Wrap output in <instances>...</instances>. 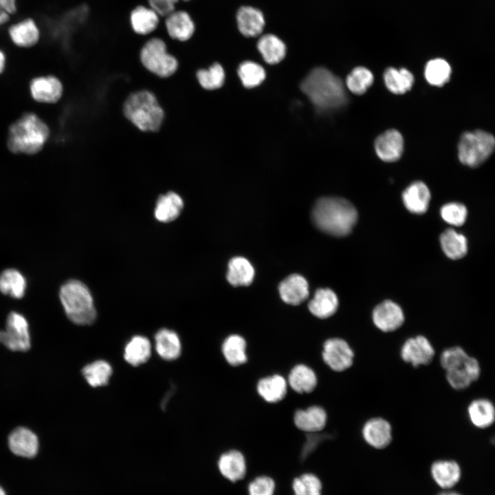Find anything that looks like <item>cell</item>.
I'll return each mask as SVG.
<instances>
[{"instance_id":"1","label":"cell","mask_w":495,"mask_h":495,"mask_svg":"<svg viewBox=\"0 0 495 495\" xmlns=\"http://www.w3.org/2000/svg\"><path fill=\"white\" fill-rule=\"evenodd\" d=\"M50 137L47 124L36 113L28 111L9 126L6 146L12 154L35 155L43 149Z\"/></svg>"},{"instance_id":"2","label":"cell","mask_w":495,"mask_h":495,"mask_svg":"<svg viewBox=\"0 0 495 495\" xmlns=\"http://www.w3.org/2000/svg\"><path fill=\"white\" fill-rule=\"evenodd\" d=\"M300 89L319 111L337 109L346 102L342 80L324 67L312 69L302 81Z\"/></svg>"},{"instance_id":"3","label":"cell","mask_w":495,"mask_h":495,"mask_svg":"<svg viewBox=\"0 0 495 495\" xmlns=\"http://www.w3.org/2000/svg\"><path fill=\"white\" fill-rule=\"evenodd\" d=\"M312 218L322 231L333 236L349 234L355 224L358 212L349 201L340 197H322L316 203Z\"/></svg>"},{"instance_id":"4","label":"cell","mask_w":495,"mask_h":495,"mask_svg":"<svg viewBox=\"0 0 495 495\" xmlns=\"http://www.w3.org/2000/svg\"><path fill=\"white\" fill-rule=\"evenodd\" d=\"M122 111L124 117L143 132H156L162 125L164 111L155 95L146 89L131 93L125 100Z\"/></svg>"},{"instance_id":"5","label":"cell","mask_w":495,"mask_h":495,"mask_svg":"<svg viewBox=\"0 0 495 495\" xmlns=\"http://www.w3.org/2000/svg\"><path fill=\"white\" fill-rule=\"evenodd\" d=\"M59 297L67 318L79 325L91 324L96 318L94 300L81 281L69 280L60 287Z\"/></svg>"},{"instance_id":"6","label":"cell","mask_w":495,"mask_h":495,"mask_svg":"<svg viewBox=\"0 0 495 495\" xmlns=\"http://www.w3.org/2000/svg\"><path fill=\"white\" fill-rule=\"evenodd\" d=\"M142 66L151 74L166 78L175 74L179 68L177 58L168 50L165 41L158 36H150L140 52Z\"/></svg>"},{"instance_id":"7","label":"cell","mask_w":495,"mask_h":495,"mask_svg":"<svg viewBox=\"0 0 495 495\" xmlns=\"http://www.w3.org/2000/svg\"><path fill=\"white\" fill-rule=\"evenodd\" d=\"M458 158L471 168L483 164L495 150V137L481 129L464 132L458 143Z\"/></svg>"},{"instance_id":"8","label":"cell","mask_w":495,"mask_h":495,"mask_svg":"<svg viewBox=\"0 0 495 495\" xmlns=\"http://www.w3.org/2000/svg\"><path fill=\"white\" fill-rule=\"evenodd\" d=\"M320 356L323 363L331 371L342 373L353 366L355 353L347 340L333 336L323 341Z\"/></svg>"},{"instance_id":"9","label":"cell","mask_w":495,"mask_h":495,"mask_svg":"<svg viewBox=\"0 0 495 495\" xmlns=\"http://www.w3.org/2000/svg\"><path fill=\"white\" fill-rule=\"evenodd\" d=\"M435 355L433 344L424 334L407 337L402 342L399 349L401 360L415 368L428 366L432 363Z\"/></svg>"},{"instance_id":"10","label":"cell","mask_w":495,"mask_h":495,"mask_svg":"<svg viewBox=\"0 0 495 495\" xmlns=\"http://www.w3.org/2000/svg\"><path fill=\"white\" fill-rule=\"evenodd\" d=\"M0 342L13 351H27L30 348L29 325L22 314L16 311L8 314L5 329H0Z\"/></svg>"},{"instance_id":"11","label":"cell","mask_w":495,"mask_h":495,"mask_svg":"<svg viewBox=\"0 0 495 495\" xmlns=\"http://www.w3.org/2000/svg\"><path fill=\"white\" fill-rule=\"evenodd\" d=\"M372 322L382 333L390 334L399 330L405 322L402 307L396 302L386 300L375 307L372 311Z\"/></svg>"},{"instance_id":"12","label":"cell","mask_w":495,"mask_h":495,"mask_svg":"<svg viewBox=\"0 0 495 495\" xmlns=\"http://www.w3.org/2000/svg\"><path fill=\"white\" fill-rule=\"evenodd\" d=\"M393 428L390 421L382 416H373L366 419L362 425L361 434L371 447L382 450L393 440Z\"/></svg>"},{"instance_id":"13","label":"cell","mask_w":495,"mask_h":495,"mask_svg":"<svg viewBox=\"0 0 495 495\" xmlns=\"http://www.w3.org/2000/svg\"><path fill=\"white\" fill-rule=\"evenodd\" d=\"M32 100L39 104H54L62 98L64 87L60 80L54 75L37 76L29 85Z\"/></svg>"},{"instance_id":"14","label":"cell","mask_w":495,"mask_h":495,"mask_svg":"<svg viewBox=\"0 0 495 495\" xmlns=\"http://www.w3.org/2000/svg\"><path fill=\"white\" fill-rule=\"evenodd\" d=\"M328 422V412L324 407L320 405H311L305 409H298L294 415V423L296 428L308 433L321 432Z\"/></svg>"},{"instance_id":"15","label":"cell","mask_w":495,"mask_h":495,"mask_svg":"<svg viewBox=\"0 0 495 495\" xmlns=\"http://www.w3.org/2000/svg\"><path fill=\"white\" fill-rule=\"evenodd\" d=\"M168 36L173 41L185 42L193 35L195 26L190 15L185 10H175L162 19Z\"/></svg>"},{"instance_id":"16","label":"cell","mask_w":495,"mask_h":495,"mask_svg":"<svg viewBox=\"0 0 495 495\" xmlns=\"http://www.w3.org/2000/svg\"><path fill=\"white\" fill-rule=\"evenodd\" d=\"M446 379L454 390H463L476 381L481 375L478 361L469 356L461 365L446 371Z\"/></svg>"},{"instance_id":"17","label":"cell","mask_w":495,"mask_h":495,"mask_svg":"<svg viewBox=\"0 0 495 495\" xmlns=\"http://www.w3.org/2000/svg\"><path fill=\"white\" fill-rule=\"evenodd\" d=\"M160 15L146 5H138L130 12L129 23L133 32L142 36H153L161 22Z\"/></svg>"},{"instance_id":"18","label":"cell","mask_w":495,"mask_h":495,"mask_svg":"<svg viewBox=\"0 0 495 495\" xmlns=\"http://www.w3.org/2000/svg\"><path fill=\"white\" fill-rule=\"evenodd\" d=\"M375 149L382 160L387 162H395L401 157L403 153V137L395 129L387 130L376 138Z\"/></svg>"},{"instance_id":"19","label":"cell","mask_w":495,"mask_h":495,"mask_svg":"<svg viewBox=\"0 0 495 495\" xmlns=\"http://www.w3.org/2000/svg\"><path fill=\"white\" fill-rule=\"evenodd\" d=\"M8 446L14 454L31 458L38 452V439L31 430L25 427H18L10 434Z\"/></svg>"},{"instance_id":"20","label":"cell","mask_w":495,"mask_h":495,"mask_svg":"<svg viewBox=\"0 0 495 495\" xmlns=\"http://www.w3.org/2000/svg\"><path fill=\"white\" fill-rule=\"evenodd\" d=\"M279 294L282 300L292 305H298L309 296L307 280L299 274H291L279 285Z\"/></svg>"},{"instance_id":"21","label":"cell","mask_w":495,"mask_h":495,"mask_svg":"<svg viewBox=\"0 0 495 495\" xmlns=\"http://www.w3.org/2000/svg\"><path fill=\"white\" fill-rule=\"evenodd\" d=\"M339 301L336 294L330 289L316 290L314 298L309 302L310 313L317 318L327 319L337 311Z\"/></svg>"},{"instance_id":"22","label":"cell","mask_w":495,"mask_h":495,"mask_svg":"<svg viewBox=\"0 0 495 495\" xmlns=\"http://www.w3.org/2000/svg\"><path fill=\"white\" fill-rule=\"evenodd\" d=\"M287 383L295 392L308 394L316 388L318 378L311 367L305 364H298L292 368Z\"/></svg>"},{"instance_id":"23","label":"cell","mask_w":495,"mask_h":495,"mask_svg":"<svg viewBox=\"0 0 495 495\" xmlns=\"http://www.w3.org/2000/svg\"><path fill=\"white\" fill-rule=\"evenodd\" d=\"M12 43L17 47L30 48L40 40L41 33L35 21L26 19L10 26L8 30Z\"/></svg>"},{"instance_id":"24","label":"cell","mask_w":495,"mask_h":495,"mask_svg":"<svg viewBox=\"0 0 495 495\" xmlns=\"http://www.w3.org/2000/svg\"><path fill=\"white\" fill-rule=\"evenodd\" d=\"M406 208L415 214H423L428 208L430 192L422 182H415L408 186L402 193Z\"/></svg>"},{"instance_id":"25","label":"cell","mask_w":495,"mask_h":495,"mask_svg":"<svg viewBox=\"0 0 495 495\" xmlns=\"http://www.w3.org/2000/svg\"><path fill=\"white\" fill-rule=\"evenodd\" d=\"M220 473L230 481L236 482L244 478L246 462L243 454L238 450H230L221 455L218 461Z\"/></svg>"},{"instance_id":"26","label":"cell","mask_w":495,"mask_h":495,"mask_svg":"<svg viewBox=\"0 0 495 495\" xmlns=\"http://www.w3.org/2000/svg\"><path fill=\"white\" fill-rule=\"evenodd\" d=\"M236 21L239 31L247 37L259 35L265 26L263 13L251 6L241 7L237 12Z\"/></svg>"},{"instance_id":"27","label":"cell","mask_w":495,"mask_h":495,"mask_svg":"<svg viewBox=\"0 0 495 495\" xmlns=\"http://www.w3.org/2000/svg\"><path fill=\"white\" fill-rule=\"evenodd\" d=\"M155 350L165 360L178 358L182 352V343L178 335L173 330L162 329L155 336Z\"/></svg>"},{"instance_id":"28","label":"cell","mask_w":495,"mask_h":495,"mask_svg":"<svg viewBox=\"0 0 495 495\" xmlns=\"http://www.w3.org/2000/svg\"><path fill=\"white\" fill-rule=\"evenodd\" d=\"M287 384L282 375L274 374L261 379L257 384L256 390L265 402L276 403L285 397Z\"/></svg>"},{"instance_id":"29","label":"cell","mask_w":495,"mask_h":495,"mask_svg":"<svg viewBox=\"0 0 495 495\" xmlns=\"http://www.w3.org/2000/svg\"><path fill=\"white\" fill-rule=\"evenodd\" d=\"M183 206L182 197L177 193L169 191L158 197L155 208V217L160 222L172 221L179 215Z\"/></svg>"},{"instance_id":"30","label":"cell","mask_w":495,"mask_h":495,"mask_svg":"<svg viewBox=\"0 0 495 495\" xmlns=\"http://www.w3.org/2000/svg\"><path fill=\"white\" fill-rule=\"evenodd\" d=\"M431 474L439 486L443 489H450L459 482L461 469L454 461L440 460L432 463Z\"/></svg>"},{"instance_id":"31","label":"cell","mask_w":495,"mask_h":495,"mask_svg":"<svg viewBox=\"0 0 495 495\" xmlns=\"http://www.w3.org/2000/svg\"><path fill=\"white\" fill-rule=\"evenodd\" d=\"M471 423L478 428H486L495 422V406L489 399L479 398L473 400L468 407Z\"/></svg>"},{"instance_id":"32","label":"cell","mask_w":495,"mask_h":495,"mask_svg":"<svg viewBox=\"0 0 495 495\" xmlns=\"http://www.w3.org/2000/svg\"><path fill=\"white\" fill-rule=\"evenodd\" d=\"M440 244L443 253L452 260L463 258L468 251V242L465 236L452 228L442 232Z\"/></svg>"},{"instance_id":"33","label":"cell","mask_w":495,"mask_h":495,"mask_svg":"<svg viewBox=\"0 0 495 495\" xmlns=\"http://www.w3.org/2000/svg\"><path fill=\"white\" fill-rule=\"evenodd\" d=\"M254 270L244 257L232 258L228 263L227 279L234 286H248L254 279Z\"/></svg>"},{"instance_id":"34","label":"cell","mask_w":495,"mask_h":495,"mask_svg":"<svg viewBox=\"0 0 495 495\" xmlns=\"http://www.w3.org/2000/svg\"><path fill=\"white\" fill-rule=\"evenodd\" d=\"M151 354V344L149 340L142 336H135L124 347V358L129 364L137 366L145 363Z\"/></svg>"},{"instance_id":"35","label":"cell","mask_w":495,"mask_h":495,"mask_svg":"<svg viewBox=\"0 0 495 495\" xmlns=\"http://www.w3.org/2000/svg\"><path fill=\"white\" fill-rule=\"evenodd\" d=\"M257 48L264 60L272 65L280 62L286 54L285 43L272 34L262 36L258 41Z\"/></svg>"},{"instance_id":"36","label":"cell","mask_w":495,"mask_h":495,"mask_svg":"<svg viewBox=\"0 0 495 495\" xmlns=\"http://www.w3.org/2000/svg\"><path fill=\"white\" fill-rule=\"evenodd\" d=\"M27 289L25 276L16 269H6L0 274V292L14 298L23 297Z\"/></svg>"},{"instance_id":"37","label":"cell","mask_w":495,"mask_h":495,"mask_svg":"<svg viewBox=\"0 0 495 495\" xmlns=\"http://www.w3.org/2000/svg\"><path fill=\"white\" fill-rule=\"evenodd\" d=\"M246 346V341L242 336L233 334L224 340L221 351L226 362L236 366L247 362Z\"/></svg>"},{"instance_id":"38","label":"cell","mask_w":495,"mask_h":495,"mask_svg":"<svg viewBox=\"0 0 495 495\" xmlns=\"http://www.w3.org/2000/svg\"><path fill=\"white\" fill-rule=\"evenodd\" d=\"M384 80L388 89L395 94L407 92L414 82L413 75L405 68L388 67L384 72Z\"/></svg>"},{"instance_id":"39","label":"cell","mask_w":495,"mask_h":495,"mask_svg":"<svg viewBox=\"0 0 495 495\" xmlns=\"http://www.w3.org/2000/svg\"><path fill=\"white\" fill-rule=\"evenodd\" d=\"M82 373L90 386L98 387L107 384L112 374V368L104 360H96L86 365Z\"/></svg>"},{"instance_id":"40","label":"cell","mask_w":495,"mask_h":495,"mask_svg":"<svg viewBox=\"0 0 495 495\" xmlns=\"http://www.w3.org/2000/svg\"><path fill=\"white\" fill-rule=\"evenodd\" d=\"M452 69L450 64L443 58L429 60L425 67V78L433 86L442 87L450 78Z\"/></svg>"},{"instance_id":"41","label":"cell","mask_w":495,"mask_h":495,"mask_svg":"<svg viewBox=\"0 0 495 495\" xmlns=\"http://www.w3.org/2000/svg\"><path fill=\"white\" fill-rule=\"evenodd\" d=\"M373 80V74L369 69L364 67H357L347 76L346 84L352 93L360 95L366 91Z\"/></svg>"},{"instance_id":"42","label":"cell","mask_w":495,"mask_h":495,"mask_svg":"<svg viewBox=\"0 0 495 495\" xmlns=\"http://www.w3.org/2000/svg\"><path fill=\"white\" fill-rule=\"evenodd\" d=\"M237 72L242 84L247 88L257 87L265 78V69L261 65L253 61L243 62Z\"/></svg>"},{"instance_id":"43","label":"cell","mask_w":495,"mask_h":495,"mask_svg":"<svg viewBox=\"0 0 495 495\" xmlns=\"http://www.w3.org/2000/svg\"><path fill=\"white\" fill-rule=\"evenodd\" d=\"M196 76L201 86L208 90L220 88L225 79L224 70L219 63H214L208 69L198 70Z\"/></svg>"},{"instance_id":"44","label":"cell","mask_w":495,"mask_h":495,"mask_svg":"<svg viewBox=\"0 0 495 495\" xmlns=\"http://www.w3.org/2000/svg\"><path fill=\"white\" fill-rule=\"evenodd\" d=\"M292 487L295 495H321V482L313 474H304L296 478Z\"/></svg>"},{"instance_id":"45","label":"cell","mask_w":495,"mask_h":495,"mask_svg":"<svg viewBox=\"0 0 495 495\" xmlns=\"http://www.w3.org/2000/svg\"><path fill=\"white\" fill-rule=\"evenodd\" d=\"M440 213L446 223L458 227L465 223L468 211L467 207L462 203L450 202L441 207Z\"/></svg>"},{"instance_id":"46","label":"cell","mask_w":495,"mask_h":495,"mask_svg":"<svg viewBox=\"0 0 495 495\" xmlns=\"http://www.w3.org/2000/svg\"><path fill=\"white\" fill-rule=\"evenodd\" d=\"M469 356L462 347L450 346L441 351L439 356V364L446 371L461 365Z\"/></svg>"},{"instance_id":"47","label":"cell","mask_w":495,"mask_h":495,"mask_svg":"<svg viewBox=\"0 0 495 495\" xmlns=\"http://www.w3.org/2000/svg\"><path fill=\"white\" fill-rule=\"evenodd\" d=\"M275 483L267 476L254 478L248 486L249 495H274Z\"/></svg>"},{"instance_id":"48","label":"cell","mask_w":495,"mask_h":495,"mask_svg":"<svg viewBox=\"0 0 495 495\" xmlns=\"http://www.w3.org/2000/svg\"><path fill=\"white\" fill-rule=\"evenodd\" d=\"M146 6L154 10L162 19L176 10L179 0H144Z\"/></svg>"},{"instance_id":"49","label":"cell","mask_w":495,"mask_h":495,"mask_svg":"<svg viewBox=\"0 0 495 495\" xmlns=\"http://www.w3.org/2000/svg\"><path fill=\"white\" fill-rule=\"evenodd\" d=\"M0 8L8 14H12L16 11V0H0Z\"/></svg>"},{"instance_id":"50","label":"cell","mask_w":495,"mask_h":495,"mask_svg":"<svg viewBox=\"0 0 495 495\" xmlns=\"http://www.w3.org/2000/svg\"><path fill=\"white\" fill-rule=\"evenodd\" d=\"M7 65L6 54L0 50V76L4 72Z\"/></svg>"},{"instance_id":"51","label":"cell","mask_w":495,"mask_h":495,"mask_svg":"<svg viewBox=\"0 0 495 495\" xmlns=\"http://www.w3.org/2000/svg\"><path fill=\"white\" fill-rule=\"evenodd\" d=\"M10 18V14L0 8V25L6 23Z\"/></svg>"},{"instance_id":"52","label":"cell","mask_w":495,"mask_h":495,"mask_svg":"<svg viewBox=\"0 0 495 495\" xmlns=\"http://www.w3.org/2000/svg\"><path fill=\"white\" fill-rule=\"evenodd\" d=\"M439 495H461V494H460L457 492H443L439 494Z\"/></svg>"},{"instance_id":"53","label":"cell","mask_w":495,"mask_h":495,"mask_svg":"<svg viewBox=\"0 0 495 495\" xmlns=\"http://www.w3.org/2000/svg\"><path fill=\"white\" fill-rule=\"evenodd\" d=\"M0 495H6L4 490L0 487Z\"/></svg>"},{"instance_id":"54","label":"cell","mask_w":495,"mask_h":495,"mask_svg":"<svg viewBox=\"0 0 495 495\" xmlns=\"http://www.w3.org/2000/svg\"><path fill=\"white\" fill-rule=\"evenodd\" d=\"M182 1H190V0H182Z\"/></svg>"}]
</instances>
